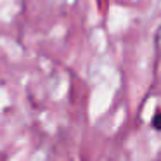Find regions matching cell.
Instances as JSON below:
<instances>
[{"label":"cell","instance_id":"7a4b0ae2","mask_svg":"<svg viewBox=\"0 0 161 161\" xmlns=\"http://www.w3.org/2000/svg\"><path fill=\"white\" fill-rule=\"evenodd\" d=\"M153 126H154V128H158V130H161V111L154 114V118H153Z\"/></svg>","mask_w":161,"mask_h":161},{"label":"cell","instance_id":"6da1fadb","mask_svg":"<svg viewBox=\"0 0 161 161\" xmlns=\"http://www.w3.org/2000/svg\"><path fill=\"white\" fill-rule=\"evenodd\" d=\"M154 47H156L158 56H161V23H159V26H158L156 33H154Z\"/></svg>","mask_w":161,"mask_h":161}]
</instances>
